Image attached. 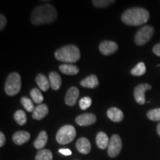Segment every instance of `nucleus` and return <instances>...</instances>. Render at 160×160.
Instances as JSON below:
<instances>
[{
  "label": "nucleus",
  "instance_id": "nucleus-1",
  "mask_svg": "<svg viewBox=\"0 0 160 160\" xmlns=\"http://www.w3.org/2000/svg\"><path fill=\"white\" fill-rule=\"evenodd\" d=\"M57 19V11L52 5H41L32 11L31 19L34 25L52 23Z\"/></svg>",
  "mask_w": 160,
  "mask_h": 160
},
{
  "label": "nucleus",
  "instance_id": "nucleus-2",
  "mask_svg": "<svg viewBox=\"0 0 160 160\" xmlns=\"http://www.w3.org/2000/svg\"><path fill=\"white\" fill-rule=\"evenodd\" d=\"M150 18V13L142 8H132L124 12L121 19L124 23L131 26H138L145 24Z\"/></svg>",
  "mask_w": 160,
  "mask_h": 160
},
{
  "label": "nucleus",
  "instance_id": "nucleus-3",
  "mask_svg": "<svg viewBox=\"0 0 160 160\" xmlns=\"http://www.w3.org/2000/svg\"><path fill=\"white\" fill-rule=\"evenodd\" d=\"M55 57L63 62H76L80 59V51L77 46L67 45L56 51Z\"/></svg>",
  "mask_w": 160,
  "mask_h": 160
},
{
  "label": "nucleus",
  "instance_id": "nucleus-4",
  "mask_svg": "<svg viewBox=\"0 0 160 160\" xmlns=\"http://www.w3.org/2000/svg\"><path fill=\"white\" fill-rule=\"evenodd\" d=\"M22 87L21 77L17 72L10 73L5 84V91L8 96H15L20 91Z\"/></svg>",
  "mask_w": 160,
  "mask_h": 160
},
{
  "label": "nucleus",
  "instance_id": "nucleus-5",
  "mask_svg": "<svg viewBox=\"0 0 160 160\" xmlns=\"http://www.w3.org/2000/svg\"><path fill=\"white\" fill-rule=\"evenodd\" d=\"M76 137V129L73 126L66 125L58 131L56 139L58 143L61 145H67L71 142Z\"/></svg>",
  "mask_w": 160,
  "mask_h": 160
},
{
  "label": "nucleus",
  "instance_id": "nucleus-6",
  "mask_svg": "<svg viewBox=\"0 0 160 160\" xmlns=\"http://www.w3.org/2000/svg\"><path fill=\"white\" fill-rule=\"evenodd\" d=\"M154 29L152 26L145 25L140 28L136 33L134 41L137 45L141 46L147 43L153 37Z\"/></svg>",
  "mask_w": 160,
  "mask_h": 160
},
{
  "label": "nucleus",
  "instance_id": "nucleus-7",
  "mask_svg": "<svg viewBox=\"0 0 160 160\" xmlns=\"http://www.w3.org/2000/svg\"><path fill=\"white\" fill-rule=\"evenodd\" d=\"M122 148V139L119 135L113 134L110 139L108 147V153L111 158H114L119 154Z\"/></svg>",
  "mask_w": 160,
  "mask_h": 160
},
{
  "label": "nucleus",
  "instance_id": "nucleus-8",
  "mask_svg": "<svg viewBox=\"0 0 160 160\" xmlns=\"http://www.w3.org/2000/svg\"><path fill=\"white\" fill-rule=\"evenodd\" d=\"M151 89V85L149 84H140L135 88L133 95L136 102L139 105H144L145 103V92L148 90Z\"/></svg>",
  "mask_w": 160,
  "mask_h": 160
},
{
  "label": "nucleus",
  "instance_id": "nucleus-9",
  "mask_svg": "<svg viewBox=\"0 0 160 160\" xmlns=\"http://www.w3.org/2000/svg\"><path fill=\"white\" fill-rule=\"evenodd\" d=\"M99 51L105 56L113 54L118 49V45L115 42L105 40L99 44Z\"/></svg>",
  "mask_w": 160,
  "mask_h": 160
},
{
  "label": "nucleus",
  "instance_id": "nucleus-10",
  "mask_svg": "<svg viewBox=\"0 0 160 160\" xmlns=\"http://www.w3.org/2000/svg\"><path fill=\"white\" fill-rule=\"evenodd\" d=\"M97 121V117L91 113L81 114L76 118V122L79 126H88L93 125Z\"/></svg>",
  "mask_w": 160,
  "mask_h": 160
},
{
  "label": "nucleus",
  "instance_id": "nucleus-11",
  "mask_svg": "<svg viewBox=\"0 0 160 160\" xmlns=\"http://www.w3.org/2000/svg\"><path fill=\"white\" fill-rule=\"evenodd\" d=\"M79 96V91L77 87H71L68 90L65 97V104L68 106H73L77 102Z\"/></svg>",
  "mask_w": 160,
  "mask_h": 160
},
{
  "label": "nucleus",
  "instance_id": "nucleus-12",
  "mask_svg": "<svg viewBox=\"0 0 160 160\" xmlns=\"http://www.w3.org/2000/svg\"><path fill=\"white\" fill-rule=\"evenodd\" d=\"M76 147H77L78 151L80 152L81 153H83V154H88V153H90L91 150V142H90V141L87 138L85 137L79 138L77 140Z\"/></svg>",
  "mask_w": 160,
  "mask_h": 160
},
{
  "label": "nucleus",
  "instance_id": "nucleus-13",
  "mask_svg": "<svg viewBox=\"0 0 160 160\" xmlns=\"http://www.w3.org/2000/svg\"><path fill=\"white\" fill-rule=\"evenodd\" d=\"M48 107L45 104H40L35 108V110L33 112L32 117L37 120H41L45 118L48 113Z\"/></svg>",
  "mask_w": 160,
  "mask_h": 160
},
{
  "label": "nucleus",
  "instance_id": "nucleus-14",
  "mask_svg": "<svg viewBox=\"0 0 160 160\" xmlns=\"http://www.w3.org/2000/svg\"><path fill=\"white\" fill-rule=\"evenodd\" d=\"M31 138V134L27 131H20L16 132L13 135V141L15 144L18 145H22L28 141Z\"/></svg>",
  "mask_w": 160,
  "mask_h": 160
},
{
  "label": "nucleus",
  "instance_id": "nucleus-15",
  "mask_svg": "<svg viewBox=\"0 0 160 160\" xmlns=\"http://www.w3.org/2000/svg\"><path fill=\"white\" fill-rule=\"evenodd\" d=\"M107 116L111 121L114 122H119L124 118L123 112L117 108L113 107L108 110Z\"/></svg>",
  "mask_w": 160,
  "mask_h": 160
},
{
  "label": "nucleus",
  "instance_id": "nucleus-16",
  "mask_svg": "<svg viewBox=\"0 0 160 160\" xmlns=\"http://www.w3.org/2000/svg\"><path fill=\"white\" fill-rule=\"evenodd\" d=\"M80 85L87 88H95L99 85V80L96 75L91 74L80 82Z\"/></svg>",
  "mask_w": 160,
  "mask_h": 160
},
{
  "label": "nucleus",
  "instance_id": "nucleus-17",
  "mask_svg": "<svg viewBox=\"0 0 160 160\" xmlns=\"http://www.w3.org/2000/svg\"><path fill=\"white\" fill-rule=\"evenodd\" d=\"M49 81L51 88L54 91H57L61 87L62 78L57 72L52 71L49 73Z\"/></svg>",
  "mask_w": 160,
  "mask_h": 160
},
{
  "label": "nucleus",
  "instance_id": "nucleus-18",
  "mask_svg": "<svg viewBox=\"0 0 160 160\" xmlns=\"http://www.w3.org/2000/svg\"><path fill=\"white\" fill-rule=\"evenodd\" d=\"M48 137L47 132L45 131H41L38 135L37 139L35 140L33 145L38 150H42L48 142Z\"/></svg>",
  "mask_w": 160,
  "mask_h": 160
},
{
  "label": "nucleus",
  "instance_id": "nucleus-19",
  "mask_svg": "<svg viewBox=\"0 0 160 160\" xmlns=\"http://www.w3.org/2000/svg\"><path fill=\"white\" fill-rule=\"evenodd\" d=\"M96 142L97 145L100 149H105L106 148L108 147L110 139L108 135L104 132H99L97 133V137H96Z\"/></svg>",
  "mask_w": 160,
  "mask_h": 160
},
{
  "label": "nucleus",
  "instance_id": "nucleus-20",
  "mask_svg": "<svg viewBox=\"0 0 160 160\" xmlns=\"http://www.w3.org/2000/svg\"><path fill=\"white\" fill-rule=\"evenodd\" d=\"M36 82L39 86V88L42 91H47L49 89L51 84H50L49 79H48L47 77L42 73H39L36 77Z\"/></svg>",
  "mask_w": 160,
  "mask_h": 160
},
{
  "label": "nucleus",
  "instance_id": "nucleus-21",
  "mask_svg": "<svg viewBox=\"0 0 160 160\" xmlns=\"http://www.w3.org/2000/svg\"><path fill=\"white\" fill-rule=\"evenodd\" d=\"M59 71L66 75H76L79 73V69L77 65L71 64H63L59 68Z\"/></svg>",
  "mask_w": 160,
  "mask_h": 160
},
{
  "label": "nucleus",
  "instance_id": "nucleus-22",
  "mask_svg": "<svg viewBox=\"0 0 160 160\" xmlns=\"http://www.w3.org/2000/svg\"><path fill=\"white\" fill-rule=\"evenodd\" d=\"M35 160H53L52 152L48 149L40 150L36 156Z\"/></svg>",
  "mask_w": 160,
  "mask_h": 160
},
{
  "label": "nucleus",
  "instance_id": "nucleus-23",
  "mask_svg": "<svg viewBox=\"0 0 160 160\" xmlns=\"http://www.w3.org/2000/svg\"><path fill=\"white\" fill-rule=\"evenodd\" d=\"M13 117H14L15 121L19 125H24L27 122V116H26L25 112L22 110H18L17 111H16Z\"/></svg>",
  "mask_w": 160,
  "mask_h": 160
},
{
  "label": "nucleus",
  "instance_id": "nucleus-24",
  "mask_svg": "<svg viewBox=\"0 0 160 160\" xmlns=\"http://www.w3.org/2000/svg\"><path fill=\"white\" fill-rule=\"evenodd\" d=\"M146 72V67L144 62H139L137 65L131 71V73L133 76L139 77L145 74Z\"/></svg>",
  "mask_w": 160,
  "mask_h": 160
},
{
  "label": "nucleus",
  "instance_id": "nucleus-25",
  "mask_svg": "<svg viewBox=\"0 0 160 160\" xmlns=\"http://www.w3.org/2000/svg\"><path fill=\"white\" fill-rule=\"evenodd\" d=\"M31 97L35 103L39 104V105L44 100L43 96L42 94L41 91L38 88H33L31 90Z\"/></svg>",
  "mask_w": 160,
  "mask_h": 160
},
{
  "label": "nucleus",
  "instance_id": "nucleus-26",
  "mask_svg": "<svg viewBox=\"0 0 160 160\" xmlns=\"http://www.w3.org/2000/svg\"><path fill=\"white\" fill-rule=\"evenodd\" d=\"M21 103L23 105V107L25 108V110H27V111L28 112H33L35 110L34 105L33 104L31 99H30L28 97H22L21 99Z\"/></svg>",
  "mask_w": 160,
  "mask_h": 160
},
{
  "label": "nucleus",
  "instance_id": "nucleus-27",
  "mask_svg": "<svg viewBox=\"0 0 160 160\" xmlns=\"http://www.w3.org/2000/svg\"><path fill=\"white\" fill-rule=\"evenodd\" d=\"M92 3L96 7L103 8L108 7L112 4L115 3V1L114 0H93V1H92Z\"/></svg>",
  "mask_w": 160,
  "mask_h": 160
},
{
  "label": "nucleus",
  "instance_id": "nucleus-28",
  "mask_svg": "<svg viewBox=\"0 0 160 160\" xmlns=\"http://www.w3.org/2000/svg\"><path fill=\"white\" fill-rule=\"evenodd\" d=\"M147 117L152 121H160V108H156L149 111L147 113Z\"/></svg>",
  "mask_w": 160,
  "mask_h": 160
},
{
  "label": "nucleus",
  "instance_id": "nucleus-29",
  "mask_svg": "<svg viewBox=\"0 0 160 160\" xmlns=\"http://www.w3.org/2000/svg\"><path fill=\"white\" fill-rule=\"evenodd\" d=\"M92 104V99L88 97H85L79 100V107L82 110L88 109Z\"/></svg>",
  "mask_w": 160,
  "mask_h": 160
},
{
  "label": "nucleus",
  "instance_id": "nucleus-30",
  "mask_svg": "<svg viewBox=\"0 0 160 160\" xmlns=\"http://www.w3.org/2000/svg\"><path fill=\"white\" fill-rule=\"evenodd\" d=\"M6 23H7V19H6L5 17L3 14H1L0 16V30L1 31H2L5 28Z\"/></svg>",
  "mask_w": 160,
  "mask_h": 160
},
{
  "label": "nucleus",
  "instance_id": "nucleus-31",
  "mask_svg": "<svg viewBox=\"0 0 160 160\" xmlns=\"http://www.w3.org/2000/svg\"><path fill=\"white\" fill-rule=\"evenodd\" d=\"M153 52L158 57H160V43H158L153 48Z\"/></svg>",
  "mask_w": 160,
  "mask_h": 160
},
{
  "label": "nucleus",
  "instance_id": "nucleus-32",
  "mask_svg": "<svg viewBox=\"0 0 160 160\" xmlns=\"http://www.w3.org/2000/svg\"><path fill=\"white\" fill-rule=\"evenodd\" d=\"M59 152L62 154L65 155V156H70L72 154V152L70 149L68 148H63V149H59Z\"/></svg>",
  "mask_w": 160,
  "mask_h": 160
},
{
  "label": "nucleus",
  "instance_id": "nucleus-33",
  "mask_svg": "<svg viewBox=\"0 0 160 160\" xmlns=\"http://www.w3.org/2000/svg\"><path fill=\"white\" fill-rule=\"evenodd\" d=\"M5 136L2 132H0V147H2L5 143Z\"/></svg>",
  "mask_w": 160,
  "mask_h": 160
},
{
  "label": "nucleus",
  "instance_id": "nucleus-34",
  "mask_svg": "<svg viewBox=\"0 0 160 160\" xmlns=\"http://www.w3.org/2000/svg\"><path fill=\"white\" fill-rule=\"evenodd\" d=\"M157 133H158V134H159V136H160V123L157 125Z\"/></svg>",
  "mask_w": 160,
  "mask_h": 160
}]
</instances>
